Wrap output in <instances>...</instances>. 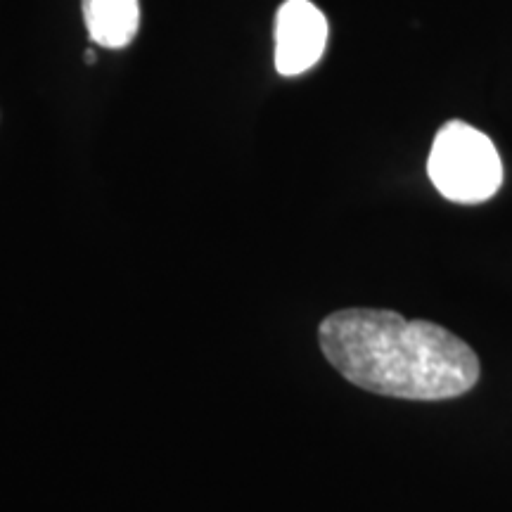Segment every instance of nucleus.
<instances>
[{
	"label": "nucleus",
	"mask_w": 512,
	"mask_h": 512,
	"mask_svg": "<svg viewBox=\"0 0 512 512\" xmlns=\"http://www.w3.org/2000/svg\"><path fill=\"white\" fill-rule=\"evenodd\" d=\"M427 174L446 200L479 204L501 188L503 164L486 133L465 121H448L432 143Z\"/></svg>",
	"instance_id": "obj_2"
},
{
	"label": "nucleus",
	"mask_w": 512,
	"mask_h": 512,
	"mask_svg": "<svg viewBox=\"0 0 512 512\" xmlns=\"http://www.w3.org/2000/svg\"><path fill=\"white\" fill-rule=\"evenodd\" d=\"M275 69L280 76H302L316 67L328 46V19L311 0H285L275 12Z\"/></svg>",
	"instance_id": "obj_3"
},
{
	"label": "nucleus",
	"mask_w": 512,
	"mask_h": 512,
	"mask_svg": "<svg viewBox=\"0 0 512 512\" xmlns=\"http://www.w3.org/2000/svg\"><path fill=\"white\" fill-rule=\"evenodd\" d=\"M83 24L93 43L121 50L140 29V0H81Z\"/></svg>",
	"instance_id": "obj_4"
},
{
	"label": "nucleus",
	"mask_w": 512,
	"mask_h": 512,
	"mask_svg": "<svg viewBox=\"0 0 512 512\" xmlns=\"http://www.w3.org/2000/svg\"><path fill=\"white\" fill-rule=\"evenodd\" d=\"M318 342L344 380L394 399H456L479 380L470 344L437 323L396 311H335L320 323Z\"/></svg>",
	"instance_id": "obj_1"
}]
</instances>
